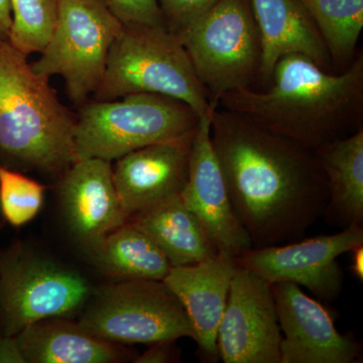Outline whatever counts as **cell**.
<instances>
[{
    "label": "cell",
    "mask_w": 363,
    "mask_h": 363,
    "mask_svg": "<svg viewBox=\"0 0 363 363\" xmlns=\"http://www.w3.org/2000/svg\"><path fill=\"white\" fill-rule=\"evenodd\" d=\"M210 135L252 248L295 242L323 216L328 187L315 152L218 106Z\"/></svg>",
    "instance_id": "1"
},
{
    "label": "cell",
    "mask_w": 363,
    "mask_h": 363,
    "mask_svg": "<svg viewBox=\"0 0 363 363\" xmlns=\"http://www.w3.org/2000/svg\"><path fill=\"white\" fill-rule=\"evenodd\" d=\"M267 86L264 91H228L218 106L313 152L363 128L362 52L340 73L325 70L304 55H286Z\"/></svg>",
    "instance_id": "2"
},
{
    "label": "cell",
    "mask_w": 363,
    "mask_h": 363,
    "mask_svg": "<svg viewBox=\"0 0 363 363\" xmlns=\"http://www.w3.org/2000/svg\"><path fill=\"white\" fill-rule=\"evenodd\" d=\"M26 58L0 40L1 164L61 177L79 160L76 118Z\"/></svg>",
    "instance_id": "3"
},
{
    "label": "cell",
    "mask_w": 363,
    "mask_h": 363,
    "mask_svg": "<svg viewBox=\"0 0 363 363\" xmlns=\"http://www.w3.org/2000/svg\"><path fill=\"white\" fill-rule=\"evenodd\" d=\"M138 93L175 98L200 117L216 108L185 48L167 26H123L112 43L95 100Z\"/></svg>",
    "instance_id": "4"
},
{
    "label": "cell",
    "mask_w": 363,
    "mask_h": 363,
    "mask_svg": "<svg viewBox=\"0 0 363 363\" xmlns=\"http://www.w3.org/2000/svg\"><path fill=\"white\" fill-rule=\"evenodd\" d=\"M200 116L175 98L138 93L116 100H94L76 117L78 159L116 161L147 145L194 133Z\"/></svg>",
    "instance_id": "5"
},
{
    "label": "cell",
    "mask_w": 363,
    "mask_h": 363,
    "mask_svg": "<svg viewBox=\"0 0 363 363\" xmlns=\"http://www.w3.org/2000/svg\"><path fill=\"white\" fill-rule=\"evenodd\" d=\"M174 33L213 106L224 93L250 87L259 77L262 43L250 0H220Z\"/></svg>",
    "instance_id": "6"
},
{
    "label": "cell",
    "mask_w": 363,
    "mask_h": 363,
    "mask_svg": "<svg viewBox=\"0 0 363 363\" xmlns=\"http://www.w3.org/2000/svg\"><path fill=\"white\" fill-rule=\"evenodd\" d=\"M79 272L16 243L0 252V335L49 318L73 316L91 297Z\"/></svg>",
    "instance_id": "7"
},
{
    "label": "cell",
    "mask_w": 363,
    "mask_h": 363,
    "mask_svg": "<svg viewBox=\"0 0 363 363\" xmlns=\"http://www.w3.org/2000/svg\"><path fill=\"white\" fill-rule=\"evenodd\" d=\"M78 324L111 343L154 344L194 337L187 313L162 281H123L91 295Z\"/></svg>",
    "instance_id": "8"
},
{
    "label": "cell",
    "mask_w": 363,
    "mask_h": 363,
    "mask_svg": "<svg viewBox=\"0 0 363 363\" xmlns=\"http://www.w3.org/2000/svg\"><path fill=\"white\" fill-rule=\"evenodd\" d=\"M123 23L104 0H59L51 39L33 71L65 81L72 102L83 105L101 83L109 50Z\"/></svg>",
    "instance_id": "9"
},
{
    "label": "cell",
    "mask_w": 363,
    "mask_h": 363,
    "mask_svg": "<svg viewBox=\"0 0 363 363\" xmlns=\"http://www.w3.org/2000/svg\"><path fill=\"white\" fill-rule=\"evenodd\" d=\"M363 245L362 225L340 233L286 245L250 248L236 264L250 269L267 283H293L306 286L320 300L331 302L340 295L344 274L337 262L340 255Z\"/></svg>",
    "instance_id": "10"
},
{
    "label": "cell",
    "mask_w": 363,
    "mask_h": 363,
    "mask_svg": "<svg viewBox=\"0 0 363 363\" xmlns=\"http://www.w3.org/2000/svg\"><path fill=\"white\" fill-rule=\"evenodd\" d=\"M281 331L272 285L238 264L217 332L225 363H281Z\"/></svg>",
    "instance_id": "11"
},
{
    "label": "cell",
    "mask_w": 363,
    "mask_h": 363,
    "mask_svg": "<svg viewBox=\"0 0 363 363\" xmlns=\"http://www.w3.org/2000/svg\"><path fill=\"white\" fill-rule=\"evenodd\" d=\"M279 328L281 363H354L362 348L341 334L326 309L293 283L272 284Z\"/></svg>",
    "instance_id": "12"
},
{
    "label": "cell",
    "mask_w": 363,
    "mask_h": 363,
    "mask_svg": "<svg viewBox=\"0 0 363 363\" xmlns=\"http://www.w3.org/2000/svg\"><path fill=\"white\" fill-rule=\"evenodd\" d=\"M212 113L199 118L191 149L188 180L181 197L201 222L216 250L238 257L252 248V243L234 212L212 145Z\"/></svg>",
    "instance_id": "13"
},
{
    "label": "cell",
    "mask_w": 363,
    "mask_h": 363,
    "mask_svg": "<svg viewBox=\"0 0 363 363\" xmlns=\"http://www.w3.org/2000/svg\"><path fill=\"white\" fill-rule=\"evenodd\" d=\"M195 131L116 160L112 178L128 220L138 212L182 194L188 180Z\"/></svg>",
    "instance_id": "14"
},
{
    "label": "cell",
    "mask_w": 363,
    "mask_h": 363,
    "mask_svg": "<svg viewBox=\"0 0 363 363\" xmlns=\"http://www.w3.org/2000/svg\"><path fill=\"white\" fill-rule=\"evenodd\" d=\"M59 195L69 228L86 252L128 222L112 178L111 162L79 159L61 176Z\"/></svg>",
    "instance_id": "15"
},
{
    "label": "cell",
    "mask_w": 363,
    "mask_h": 363,
    "mask_svg": "<svg viewBox=\"0 0 363 363\" xmlns=\"http://www.w3.org/2000/svg\"><path fill=\"white\" fill-rule=\"evenodd\" d=\"M236 269L235 257L218 252L198 264L172 267L162 281L183 305L194 332L193 339L211 362L219 359L217 332Z\"/></svg>",
    "instance_id": "16"
},
{
    "label": "cell",
    "mask_w": 363,
    "mask_h": 363,
    "mask_svg": "<svg viewBox=\"0 0 363 363\" xmlns=\"http://www.w3.org/2000/svg\"><path fill=\"white\" fill-rule=\"evenodd\" d=\"M262 43L259 78L269 84L281 57L301 54L334 72L329 52L311 16L298 0H250ZM335 73V72H334Z\"/></svg>",
    "instance_id": "17"
},
{
    "label": "cell",
    "mask_w": 363,
    "mask_h": 363,
    "mask_svg": "<svg viewBox=\"0 0 363 363\" xmlns=\"http://www.w3.org/2000/svg\"><path fill=\"white\" fill-rule=\"evenodd\" d=\"M128 221L156 243L172 267L198 264L218 252L181 195L138 212Z\"/></svg>",
    "instance_id": "18"
},
{
    "label": "cell",
    "mask_w": 363,
    "mask_h": 363,
    "mask_svg": "<svg viewBox=\"0 0 363 363\" xmlns=\"http://www.w3.org/2000/svg\"><path fill=\"white\" fill-rule=\"evenodd\" d=\"M67 319L42 320L16 335L26 363H111L123 358L116 344Z\"/></svg>",
    "instance_id": "19"
},
{
    "label": "cell",
    "mask_w": 363,
    "mask_h": 363,
    "mask_svg": "<svg viewBox=\"0 0 363 363\" xmlns=\"http://www.w3.org/2000/svg\"><path fill=\"white\" fill-rule=\"evenodd\" d=\"M326 177L325 220L346 228L363 223V128L315 150Z\"/></svg>",
    "instance_id": "20"
},
{
    "label": "cell",
    "mask_w": 363,
    "mask_h": 363,
    "mask_svg": "<svg viewBox=\"0 0 363 363\" xmlns=\"http://www.w3.org/2000/svg\"><path fill=\"white\" fill-rule=\"evenodd\" d=\"M87 253L93 264L117 281H164L172 267L156 243L128 221Z\"/></svg>",
    "instance_id": "21"
},
{
    "label": "cell",
    "mask_w": 363,
    "mask_h": 363,
    "mask_svg": "<svg viewBox=\"0 0 363 363\" xmlns=\"http://www.w3.org/2000/svg\"><path fill=\"white\" fill-rule=\"evenodd\" d=\"M314 21L335 73L347 69L357 54L363 30V0H298Z\"/></svg>",
    "instance_id": "22"
},
{
    "label": "cell",
    "mask_w": 363,
    "mask_h": 363,
    "mask_svg": "<svg viewBox=\"0 0 363 363\" xmlns=\"http://www.w3.org/2000/svg\"><path fill=\"white\" fill-rule=\"evenodd\" d=\"M9 4L13 20L7 42L26 56L42 52L56 26L59 0H9Z\"/></svg>",
    "instance_id": "23"
},
{
    "label": "cell",
    "mask_w": 363,
    "mask_h": 363,
    "mask_svg": "<svg viewBox=\"0 0 363 363\" xmlns=\"http://www.w3.org/2000/svg\"><path fill=\"white\" fill-rule=\"evenodd\" d=\"M44 185L0 164V215L13 227L30 223L45 201Z\"/></svg>",
    "instance_id": "24"
},
{
    "label": "cell",
    "mask_w": 363,
    "mask_h": 363,
    "mask_svg": "<svg viewBox=\"0 0 363 363\" xmlns=\"http://www.w3.org/2000/svg\"><path fill=\"white\" fill-rule=\"evenodd\" d=\"M123 26H167L157 0H104Z\"/></svg>",
    "instance_id": "25"
},
{
    "label": "cell",
    "mask_w": 363,
    "mask_h": 363,
    "mask_svg": "<svg viewBox=\"0 0 363 363\" xmlns=\"http://www.w3.org/2000/svg\"><path fill=\"white\" fill-rule=\"evenodd\" d=\"M167 28L176 33L207 13L220 0H157Z\"/></svg>",
    "instance_id": "26"
},
{
    "label": "cell",
    "mask_w": 363,
    "mask_h": 363,
    "mask_svg": "<svg viewBox=\"0 0 363 363\" xmlns=\"http://www.w3.org/2000/svg\"><path fill=\"white\" fill-rule=\"evenodd\" d=\"M175 341H162L152 344V347L133 360L135 363H167L176 358Z\"/></svg>",
    "instance_id": "27"
},
{
    "label": "cell",
    "mask_w": 363,
    "mask_h": 363,
    "mask_svg": "<svg viewBox=\"0 0 363 363\" xmlns=\"http://www.w3.org/2000/svg\"><path fill=\"white\" fill-rule=\"evenodd\" d=\"M0 363H26L16 336L0 335Z\"/></svg>",
    "instance_id": "28"
},
{
    "label": "cell",
    "mask_w": 363,
    "mask_h": 363,
    "mask_svg": "<svg viewBox=\"0 0 363 363\" xmlns=\"http://www.w3.org/2000/svg\"><path fill=\"white\" fill-rule=\"evenodd\" d=\"M11 9L9 0H0V40H9L11 26Z\"/></svg>",
    "instance_id": "29"
},
{
    "label": "cell",
    "mask_w": 363,
    "mask_h": 363,
    "mask_svg": "<svg viewBox=\"0 0 363 363\" xmlns=\"http://www.w3.org/2000/svg\"><path fill=\"white\" fill-rule=\"evenodd\" d=\"M352 266L351 271L358 279H363V245L355 247L352 250Z\"/></svg>",
    "instance_id": "30"
}]
</instances>
